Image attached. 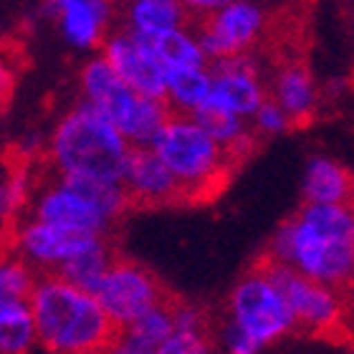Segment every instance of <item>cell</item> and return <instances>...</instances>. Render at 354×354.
I'll return each instance as SVG.
<instances>
[{
    "instance_id": "obj_22",
    "label": "cell",
    "mask_w": 354,
    "mask_h": 354,
    "mask_svg": "<svg viewBox=\"0 0 354 354\" xmlns=\"http://www.w3.org/2000/svg\"><path fill=\"white\" fill-rule=\"evenodd\" d=\"M114 256H117V251H114L109 236H96L91 243L84 245L82 251H76L71 259L64 261L56 273L64 276L66 281H71V283H76V286L94 291L104 271L114 261Z\"/></svg>"
},
{
    "instance_id": "obj_16",
    "label": "cell",
    "mask_w": 354,
    "mask_h": 354,
    "mask_svg": "<svg viewBox=\"0 0 354 354\" xmlns=\"http://www.w3.org/2000/svg\"><path fill=\"white\" fill-rule=\"evenodd\" d=\"M268 86V96L286 111L291 124L304 127L317 117L319 102H322V91L309 71L306 64L301 61H291V64H281L273 74Z\"/></svg>"
},
{
    "instance_id": "obj_4",
    "label": "cell",
    "mask_w": 354,
    "mask_h": 354,
    "mask_svg": "<svg viewBox=\"0 0 354 354\" xmlns=\"http://www.w3.org/2000/svg\"><path fill=\"white\" fill-rule=\"evenodd\" d=\"M183 190V200L210 198L221 190L238 160L203 129L192 114H170L149 145Z\"/></svg>"
},
{
    "instance_id": "obj_21",
    "label": "cell",
    "mask_w": 354,
    "mask_h": 354,
    "mask_svg": "<svg viewBox=\"0 0 354 354\" xmlns=\"http://www.w3.org/2000/svg\"><path fill=\"white\" fill-rule=\"evenodd\" d=\"M119 13L124 18V28L137 36H152L190 23L180 0H124L119 3Z\"/></svg>"
},
{
    "instance_id": "obj_31",
    "label": "cell",
    "mask_w": 354,
    "mask_h": 354,
    "mask_svg": "<svg viewBox=\"0 0 354 354\" xmlns=\"http://www.w3.org/2000/svg\"><path fill=\"white\" fill-rule=\"evenodd\" d=\"M185 8V13L190 15L192 21H200V18H205L210 15L213 10L223 6V3H228V0H180Z\"/></svg>"
},
{
    "instance_id": "obj_5",
    "label": "cell",
    "mask_w": 354,
    "mask_h": 354,
    "mask_svg": "<svg viewBox=\"0 0 354 354\" xmlns=\"http://www.w3.org/2000/svg\"><path fill=\"white\" fill-rule=\"evenodd\" d=\"M225 319L259 349H268L296 334L294 314L288 309L286 296L261 261L238 279L228 294Z\"/></svg>"
},
{
    "instance_id": "obj_1",
    "label": "cell",
    "mask_w": 354,
    "mask_h": 354,
    "mask_svg": "<svg viewBox=\"0 0 354 354\" xmlns=\"http://www.w3.org/2000/svg\"><path fill=\"white\" fill-rule=\"evenodd\" d=\"M263 256L301 276L347 288L354 276L352 205L304 203L299 213L281 223Z\"/></svg>"
},
{
    "instance_id": "obj_19",
    "label": "cell",
    "mask_w": 354,
    "mask_h": 354,
    "mask_svg": "<svg viewBox=\"0 0 354 354\" xmlns=\"http://www.w3.org/2000/svg\"><path fill=\"white\" fill-rule=\"evenodd\" d=\"M210 94L207 64H177L165 68L162 99L172 114H195Z\"/></svg>"
},
{
    "instance_id": "obj_28",
    "label": "cell",
    "mask_w": 354,
    "mask_h": 354,
    "mask_svg": "<svg viewBox=\"0 0 354 354\" xmlns=\"http://www.w3.org/2000/svg\"><path fill=\"white\" fill-rule=\"evenodd\" d=\"M213 342L215 344H221L225 352H230V354H256V352H261L256 344H253L248 337H245L238 326H233L225 319L221 326H213Z\"/></svg>"
},
{
    "instance_id": "obj_8",
    "label": "cell",
    "mask_w": 354,
    "mask_h": 354,
    "mask_svg": "<svg viewBox=\"0 0 354 354\" xmlns=\"http://www.w3.org/2000/svg\"><path fill=\"white\" fill-rule=\"evenodd\" d=\"M266 10L259 0H228L195 28L207 64L228 56L251 53L266 33Z\"/></svg>"
},
{
    "instance_id": "obj_25",
    "label": "cell",
    "mask_w": 354,
    "mask_h": 354,
    "mask_svg": "<svg viewBox=\"0 0 354 354\" xmlns=\"http://www.w3.org/2000/svg\"><path fill=\"white\" fill-rule=\"evenodd\" d=\"M36 279L38 271L28 261L21 259L8 243L0 245V301L28 299Z\"/></svg>"
},
{
    "instance_id": "obj_20",
    "label": "cell",
    "mask_w": 354,
    "mask_h": 354,
    "mask_svg": "<svg viewBox=\"0 0 354 354\" xmlns=\"http://www.w3.org/2000/svg\"><path fill=\"white\" fill-rule=\"evenodd\" d=\"M192 117L198 119L200 124H203V129H205L221 147L228 149L238 162H241V160L256 147V142H259V137L253 134L251 124H248V119L236 114V111L223 109L218 104L205 102Z\"/></svg>"
},
{
    "instance_id": "obj_30",
    "label": "cell",
    "mask_w": 354,
    "mask_h": 354,
    "mask_svg": "<svg viewBox=\"0 0 354 354\" xmlns=\"http://www.w3.org/2000/svg\"><path fill=\"white\" fill-rule=\"evenodd\" d=\"M13 218L15 215H13V210H10L8 192H6V167H0V243H6Z\"/></svg>"
},
{
    "instance_id": "obj_32",
    "label": "cell",
    "mask_w": 354,
    "mask_h": 354,
    "mask_svg": "<svg viewBox=\"0 0 354 354\" xmlns=\"http://www.w3.org/2000/svg\"><path fill=\"white\" fill-rule=\"evenodd\" d=\"M10 86H13V79H10V76L0 74V117H3V111H6L8 91H10Z\"/></svg>"
},
{
    "instance_id": "obj_6",
    "label": "cell",
    "mask_w": 354,
    "mask_h": 354,
    "mask_svg": "<svg viewBox=\"0 0 354 354\" xmlns=\"http://www.w3.org/2000/svg\"><path fill=\"white\" fill-rule=\"evenodd\" d=\"M261 263L286 296L288 309L294 314L296 332L309 334V337H332L334 332L344 329V322H347L344 288L301 276L291 271L288 266L276 263L266 256L261 259Z\"/></svg>"
},
{
    "instance_id": "obj_24",
    "label": "cell",
    "mask_w": 354,
    "mask_h": 354,
    "mask_svg": "<svg viewBox=\"0 0 354 354\" xmlns=\"http://www.w3.org/2000/svg\"><path fill=\"white\" fill-rule=\"evenodd\" d=\"M140 38L149 46V51L155 53L165 68L177 66V64H207L205 53L198 44V33L187 23Z\"/></svg>"
},
{
    "instance_id": "obj_12",
    "label": "cell",
    "mask_w": 354,
    "mask_h": 354,
    "mask_svg": "<svg viewBox=\"0 0 354 354\" xmlns=\"http://www.w3.org/2000/svg\"><path fill=\"white\" fill-rule=\"evenodd\" d=\"M210 94L205 102L218 104L241 117H251L256 106L268 96V86L251 53L210 61Z\"/></svg>"
},
{
    "instance_id": "obj_29",
    "label": "cell",
    "mask_w": 354,
    "mask_h": 354,
    "mask_svg": "<svg viewBox=\"0 0 354 354\" xmlns=\"http://www.w3.org/2000/svg\"><path fill=\"white\" fill-rule=\"evenodd\" d=\"M46 152V137L41 132H28L26 137L15 142V155L21 162H38L44 160Z\"/></svg>"
},
{
    "instance_id": "obj_14",
    "label": "cell",
    "mask_w": 354,
    "mask_h": 354,
    "mask_svg": "<svg viewBox=\"0 0 354 354\" xmlns=\"http://www.w3.org/2000/svg\"><path fill=\"white\" fill-rule=\"evenodd\" d=\"M119 183L124 187L132 207H165L172 203H185L183 190L172 172L157 157L152 147H129L122 165Z\"/></svg>"
},
{
    "instance_id": "obj_9",
    "label": "cell",
    "mask_w": 354,
    "mask_h": 354,
    "mask_svg": "<svg viewBox=\"0 0 354 354\" xmlns=\"http://www.w3.org/2000/svg\"><path fill=\"white\" fill-rule=\"evenodd\" d=\"M94 238V233H86V230H76L21 213L10 223L6 243L21 259L28 261L38 273H56L64 261L71 259L76 251H82Z\"/></svg>"
},
{
    "instance_id": "obj_27",
    "label": "cell",
    "mask_w": 354,
    "mask_h": 354,
    "mask_svg": "<svg viewBox=\"0 0 354 354\" xmlns=\"http://www.w3.org/2000/svg\"><path fill=\"white\" fill-rule=\"evenodd\" d=\"M248 119H251L248 124H251L256 137H279V134H286L288 129L294 127L291 119H288V114L273 102L271 96H266Z\"/></svg>"
},
{
    "instance_id": "obj_18",
    "label": "cell",
    "mask_w": 354,
    "mask_h": 354,
    "mask_svg": "<svg viewBox=\"0 0 354 354\" xmlns=\"http://www.w3.org/2000/svg\"><path fill=\"white\" fill-rule=\"evenodd\" d=\"M170 332H172V311H170V299H167L165 304H157L149 311H145L134 322L119 326L109 344V352L157 354L160 344L167 339Z\"/></svg>"
},
{
    "instance_id": "obj_26",
    "label": "cell",
    "mask_w": 354,
    "mask_h": 354,
    "mask_svg": "<svg viewBox=\"0 0 354 354\" xmlns=\"http://www.w3.org/2000/svg\"><path fill=\"white\" fill-rule=\"evenodd\" d=\"M213 347H215L213 332L172 326V332L167 334V339L160 344L157 354H205Z\"/></svg>"
},
{
    "instance_id": "obj_7",
    "label": "cell",
    "mask_w": 354,
    "mask_h": 354,
    "mask_svg": "<svg viewBox=\"0 0 354 354\" xmlns=\"http://www.w3.org/2000/svg\"><path fill=\"white\" fill-rule=\"evenodd\" d=\"M91 294L102 304V309L106 311V317L117 329L170 299L167 288L157 279L155 271H149L147 266L132 259H122L119 253Z\"/></svg>"
},
{
    "instance_id": "obj_23",
    "label": "cell",
    "mask_w": 354,
    "mask_h": 354,
    "mask_svg": "<svg viewBox=\"0 0 354 354\" xmlns=\"http://www.w3.org/2000/svg\"><path fill=\"white\" fill-rule=\"evenodd\" d=\"M38 347L28 299L0 301V354H28Z\"/></svg>"
},
{
    "instance_id": "obj_10",
    "label": "cell",
    "mask_w": 354,
    "mask_h": 354,
    "mask_svg": "<svg viewBox=\"0 0 354 354\" xmlns=\"http://www.w3.org/2000/svg\"><path fill=\"white\" fill-rule=\"evenodd\" d=\"M23 213L76 230H86L94 236H109L114 225L86 195H82L74 185L66 183L48 167H44V172L36 175V185H33L30 200Z\"/></svg>"
},
{
    "instance_id": "obj_3",
    "label": "cell",
    "mask_w": 354,
    "mask_h": 354,
    "mask_svg": "<svg viewBox=\"0 0 354 354\" xmlns=\"http://www.w3.org/2000/svg\"><path fill=\"white\" fill-rule=\"evenodd\" d=\"M129 142L94 104L79 102L53 124L46 137V167L56 175L119 180Z\"/></svg>"
},
{
    "instance_id": "obj_11",
    "label": "cell",
    "mask_w": 354,
    "mask_h": 354,
    "mask_svg": "<svg viewBox=\"0 0 354 354\" xmlns=\"http://www.w3.org/2000/svg\"><path fill=\"white\" fill-rule=\"evenodd\" d=\"M44 13L59 28L64 44L74 51L96 53L114 30L119 0H46Z\"/></svg>"
},
{
    "instance_id": "obj_15",
    "label": "cell",
    "mask_w": 354,
    "mask_h": 354,
    "mask_svg": "<svg viewBox=\"0 0 354 354\" xmlns=\"http://www.w3.org/2000/svg\"><path fill=\"white\" fill-rule=\"evenodd\" d=\"M106 117L117 124L129 147H147L155 142L165 122L170 119V106L160 96H147L129 88L127 84L114 91L106 102L99 106Z\"/></svg>"
},
{
    "instance_id": "obj_2",
    "label": "cell",
    "mask_w": 354,
    "mask_h": 354,
    "mask_svg": "<svg viewBox=\"0 0 354 354\" xmlns=\"http://www.w3.org/2000/svg\"><path fill=\"white\" fill-rule=\"evenodd\" d=\"M38 347L53 354L109 352L117 326L86 288L59 273H38L28 294Z\"/></svg>"
},
{
    "instance_id": "obj_13",
    "label": "cell",
    "mask_w": 354,
    "mask_h": 354,
    "mask_svg": "<svg viewBox=\"0 0 354 354\" xmlns=\"http://www.w3.org/2000/svg\"><path fill=\"white\" fill-rule=\"evenodd\" d=\"M114 74L129 88L147 96H160L165 91V66L149 51V46L132 30H111L99 48Z\"/></svg>"
},
{
    "instance_id": "obj_17",
    "label": "cell",
    "mask_w": 354,
    "mask_h": 354,
    "mask_svg": "<svg viewBox=\"0 0 354 354\" xmlns=\"http://www.w3.org/2000/svg\"><path fill=\"white\" fill-rule=\"evenodd\" d=\"M352 170L329 155H314L304 167V203L314 205H347L352 203Z\"/></svg>"
}]
</instances>
